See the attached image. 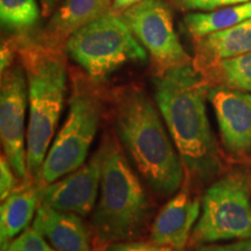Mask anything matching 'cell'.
<instances>
[{
    "mask_svg": "<svg viewBox=\"0 0 251 251\" xmlns=\"http://www.w3.org/2000/svg\"><path fill=\"white\" fill-rule=\"evenodd\" d=\"M153 99L188 178L205 181L220 168L206 111L211 85L193 62L156 74Z\"/></svg>",
    "mask_w": 251,
    "mask_h": 251,
    "instance_id": "6da1fadb",
    "label": "cell"
},
{
    "mask_svg": "<svg viewBox=\"0 0 251 251\" xmlns=\"http://www.w3.org/2000/svg\"><path fill=\"white\" fill-rule=\"evenodd\" d=\"M109 102L113 129L143 179L159 196L177 192L185 169L156 102L136 85L113 90Z\"/></svg>",
    "mask_w": 251,
    "mask_h": 251,
    "instance_id": "7a4b0ae2",
    "label": "cell"
},
{
    "mask_svg": "<svg viewBox=\"0 0 251 251\" xmlns=\"http://www.w3.org/2000/svg\"><path fill=\"white\" fill-rule=\"evenodd\" d=\"M18 54L28 84L27 168L31 179L39 181L64 103L67 64L61 48L47 46L27 34L18 35Z\"/></svg>",
    "mask_w": 251,
    "mask_h": 251,
    "instance_id": "3957f363",
    "label": "cell"
},
{
    "mask_svg": "<svg viewBox=\"0 0 251 251\" xmlns=\"http://www.w3.org/2000/svg\"><path fill=\"white\" fill-rule=\"evenodd\" d=\"M99 149L100 194L91 218L94 237L103 246L135 241L146 231L151 205L118 137L106 131Z\"/></svg>",
    "mask_w": 251,
    "mask_h": 251,
    "instance_id": "277c9868",
    "label": "cell"
},
{
    "mask_svg": "<svg viewBox=\"0 0 251 251\" xmlns=\"http://www.w3.org/2000/svg\"><path fill=\"white\" fill-rule=\"evenodd\" d=\"M90 83L79 75L72 78L67 119L47 153L39 185L54 183L86 162L102 115L99 93Z\"/></svg>",
    "mask_w": 251,
    "mask_h": 251,
    "instance_id": "5b68a950",
    "label": "cell"
},
{
    "mask_svg": "<svg viewBox=\"0 0 251 251\" xmlns=\"http://www.w3.org/2000/svg\"><path fill=\"white\" fill-rule=\"evenodd\" d=\"M64 49L93 84L107 79L125 65L146 61L148 56L121 15L113 11L72 34Z\"/></svg>",
    "mask_w": 251,
    "mask_h": 251,
    "instance_id": "8992f818",
    "label": "cell"
},
{
    "mask_svg": "<svg viewBox=\"0 0 251 251\" xmlns=\"http://www.w3.org/2000/svg\"><path fill=\"white\" fill-rule=\"evenodd\" d=\"M251 238V197L247 177L231 174L207 188L191 242L196 246Z\"/></svg>",
    "mask_w": 251,
    "mask_h": 251,
    "instance_id": "52a82bcc",
    "label": "cell"
},
{
    "mask_svg": "<svg viewBox=\"0 0 251 251\" xmlns=\"http://www.w3.org/2000/svg\"><path fill=\"white\" fill-rule=\"evenodd\" d=\"M120 15L149 52L157 74L193 62L176 33L170 9L161 0H142Z\"/></svg>",
    "mask_w": 251,
    "mask_h": 251,
    "instance_id": "ba28073f",
    "label": "cell"
},
{
    "mask_svg": "<svg viewBox=\"0 0 251 251\" xmlns=\"http://www.w3.org/2000/svg\"><path fill=\"white\" fill-rule=\"evenodd\" d=\"M0 139L4 155L24 185L29 184L27 168V133L25 118L28 84L23 65L12 64L1 72L0 85Z\"/></svg>",
    "mask_w": 251,
    "mask_h": 251,
    "instance_id": "9c48e42d",
    "label": "cell"
},
{
    "mask_svg": "<svg viewBox=\"0 0 251 251\" xmlns=\"http://www.w3.org/2000/svg\"><path fill=\"white\" fill-rule=\"evenodd\" d=\"M101 151L91 157L77 170L51 184L39 185L40 205L62 212L87 216L94 211L101 181Z\"/></svg>",
    "mask_w": 251,
    "mask_h": 251,
    "instance_id": "30bf717a",
    "label": "cell"
},
{
    "mask_svg": "<svg viewBox=\"0 0 251 251\" xmlns=\"http://www.w3.org/2000/svg\"><path fill=\"white\" fill-rule=\"evenodd\" d=\"M208 99L227 152L234 156L251 153V93L214 86Z\"/></svg>",
    "mask_w": 251,
    "mask_h": 251,
    "instance_id": "8fae6325",
    "label": "cell"
},
{
    "mask_svg": "<svg viewBox=\"0 0 251 251\" xmlns=\"http://www.w3.org/2000/svg\"><path fill=\"white\" fill-rule=\"evenodd\" d=\"M200 201L187 190L179 191L157 214L150 240L161 246L183 251L200 216Z\"/></svg>",
    "mask_w": 251,
    "mask_h": 251,
    "instance_id": "7c38bea8",
    "label": "cell"
},
{
    "mask_svg": "<svg viewBox=\"0 0 251 251\" xmlns=\"http://www.w3.org/2000/svg\"><path fill=\"white\" fill-rule=\"evenodd\" d=\"M112 4L113 0H64L36 40L62 49L72 34L112 11Z\"/></svg>",
    "mask_w": 251,
    "mask_h": 251,
    "instance_id": "4fadbf2b",
    "label": "cell"
},
{
    "mask_svg": "<svg viewBox=\"0 0 251 251\" xmlns=\"http://www.w3.org/2000/svg\"><path fill=\"white\" fill-rule=\"evenodd\" d=\"M33 228L57 251H90V234L80 215L39 205Z\"/></svg>",
    "mask_w": 251,
    "mask_h": 251,
    "instance_id": "5bb4252c",
    "label": "cell"
},
{
    "mask_svg": "<svg viewBox=\"0 0 251 251\" xmlns=\"http://www.w3.org/2000/svg\"><path fill=\"white\" fill-rule=\"evenodd\" d=\"M194 65L200 71L222 59L251 51V19L227 29L214 31L193 41Z\"/></svg>",
    "mask_w": 251,
    "mask_h": 251,
    "instance_id": "9a60e30c",
    "label": "cell"
},
{
    "mask_svg": "<svg viewBox=\"0 0 251 251\" xmlns=\"http://www.w3.org/2000/svg\"><path fill=\"white\" fill-rule=\"evenodd\" d=\"M40 205L37 187L30 184L17 188L7 199L2 201L0 208V240L1 250L26 230L36 214Z\"/></svg>",
    "mask_w": 251,
    "mask_h": 251,
    "instance_id": "2e32d148",
    "label": "cell"
},
{
    "mask_svg": "<svg viewBox=\"0 0 251 251\" xmlns=\"http://www.w3.org/2000/svg\"><path fill=\"white\" fill-rule=\"evenodd\" d=\"M249 19H251V1H247L205 13H190L184 18V24L193 39H197L236 26Z\"/></svg>",
    "mask_w": 251,
    "mask_h": 251,
    "instance_id": "e0dca14e",
    "label": "cell"
},
{
    "mask_svg": "<svg viewBox=\"0 0 251 251\" xmlns=\"http://www.w3.org/2000/svg\"><path fill=\"white\" fill-rule=\"evenodd\" d=\"M201 72L209 85L251 92V51L222 59Z\"/></svg>",
    "mask_w": 251,
    "mask_h": 251,
    "instance_id": "ac0fdd59",
    "label": "cell"
},
{
    "mask_svg": "<svg viewBox=\"0 0 251 251\" xmlns=\"http://www.w3.org/2000/svg\"><path fill=\"white\" fill-rule=\"evenodd\" d=\"M1 26L26 34L40 20V8L36 0H0Z\"/></svg>",
    "mask_w": 251,
    "mask_h": 251,
    "instance_id": "d6986e66",
    "label": "cell"
},
{
    "mask_svg": "<svg viewBox=\"0 0 251 251\" xmlns=\"http://www.w3.org/2000/svg\"><path fill=\"white\" fill-rule=\"evenodd\" d=\"M8 247L15 251H57L33 227L23 231L9 243Z\"/></svg>",
    "mask_w": 251,
    "mask_h": 251,
    "instance_id": "ffe728a7",
    "label": "cell"
},
{
    "mask_svg": "<svg viewBox=\"0 0 251 251\" xmlns=\"http://www.w3.org/2000/svg\"><path fill=\"white\" fill-rule=\"evenodd\" d=\"M251 0H172L174 5L179 11H201L211 12L215 9L227 7Z\"/></svg>",
    "mask_w": 251,
    "mask_h": 251,
    "instance_id": "44dd1931",
    "label": "cell"
},
{
    "mask_svg": "<svg viewBox=\"0 0 251 251\" xmlns=\"http://www.w3.org/2000/svg\"><path fill=\"white\" fill-rule=\"evenodd\" d=\"M14 171L5 155L0 159V198L1 201L7 199L17 190V179Z\"/></svg>",
    "mask_w": 251,
    "mask_h": 251,
    "instance_id": "7402d4cb",
    "label": "cell"
},
{
    "mask_svg": "<svg viewBox=\"0 0 251 251\" xmlns=\"http://www.w3.org/2000/svg\"><path fill=\"white\" fill-rule=\"evenodd\" d=\"M105 251H177L170 247L161 246L153 242L142 241H127V242L113 243L105 247Z\"/></svg>",
    "mask_w": 251,
    "mask_h": 251,
    "instance_id": "603a6c76",
    "label": "cell"
},
{
    "mask_svg": "<svg viewBox=\"0 0 251 251\" xmlns=\"http://www.w3.org/2000/svg\"><path fill=\"white\" fill-rule=\"evenodd\" d=\"M194 251H251V238L224 246H199Z\"/></svg>",
    "mask_w": 251,
    "mask_h": 251,
    "instance_id": "cb8c5ba5",
    "label": "cell"
},
{
    "mask_svg": "<svg viewBox=\"0 0 251 251\" xmlns=\"http://www.w3.org/2000/svg\"><path fill=\"white\" fill-rule=\"evenodd\" d=\"M140 1H142V0H113L112 11L117 14H121L126 9H128Z\"/></svg>",
    "mask_w": 251,
    "mask_h": 251,
    "instance_id": "d4e9b609",
    "label": "cell"
},
{
    "mask_svg": "<svg viewBox=\"0 0 251 251\" xmlns=\"http://www.w3.org/2000/svg\"><path fill=\"white\" fill-rule=\"evenodd\" d=\"M59 0H40L41 13L43 18H48L55 12Z\"/></svg>",
    "mask_w": 251,
    "mask_h": 251,
    "instance_id": "484cf974",
    "label": "cell"
},
{
    "mask_svg": "<svg viewBox=\"0 0 251 251\" xmlns=\"http://www.w3.org/2000/svg\"><path fill=\"white\" fill-rule=\"evenodd\" d=\"M1 251H15V250H13V249H11V248H9V247H7V248H6V249H4V250H1Z\"/></svg>",
    "mask_w": 251,
    "mask_h": 251,
    "instance_id": "4316f807",
    "label": "cell"
}]
</instances>
